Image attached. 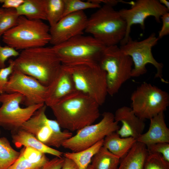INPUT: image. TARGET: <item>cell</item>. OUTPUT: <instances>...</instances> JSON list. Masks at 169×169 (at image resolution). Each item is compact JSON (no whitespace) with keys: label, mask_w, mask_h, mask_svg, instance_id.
I'll list each match as a JSON object with an SVG mask.
<instances>
[{"label":"cell","mask_w":169,"mask_h":169,"mask_svg":"<svg viewBox=\"0 0 169 169\" xmlns=\"http://www.w3.org/2000/svg\"><path fill=\"white\" fill-rule=\"evenodd\" d=\"M100 106L90 96L76 90L50 108L61 128L74 131L93 124L100 116Z\"/></svg>","instance_id":"obj_1"},{"label":"cell","mask_w":169,"mask_h":169,"mask_svg":"<svg viewBox=\"0 0 169 169\" xmlns=\"http://www.w3.org/2000/svg\"><path fill=\"white\" fill-rule=\"evenodd\" d=\"M13 64V70L33 77L46 86L52 82L62 65L52 47L45 46L22 50Z\"/></svg>","instance_id":"obj_2"},{"label":"cell","mask_w":169,"mask_h":169,"mask_svg":"<svg viewBox=\"0 0 169 169\" xmlns=\"http://www.w3.org/2000/svg\"><path fill=\"white\" fill-rule=\"evenodd\" d=\"M70 75L76 90L94 99L100 105L107 95L106 73L98 62L85 61L62 64Z\"/></svg>","instance_id":"obj_3"},{"label":"cell","mask_w":169,"mask_h":169,"mask_svg":"<svg viewBox=\"0 0 169 169\" xmlns=\"http://www.w3.org/2000/svg\"><path fill=\"white\" fill-rule=\"evenodd\" d=\"M125 21L113 7L104 5L88 18L84 32L106 47L117 45L124 38Z\"/></svg>","instance_id":"obj_4"},{"label":"cell","mask_w":169,"mask_h":169,"mask_svg":"<svg viewBox=\"0 0 169 169\" xmlns=\"http://www.w3.org/2000/svg\"><path fill=\"white\" fill-rule=\"evenodd\" d=\"M49 30L50 26L42 20L20 16L16 25L3 33L2 41L17 50L44 47L50 42Z\"/></svg>","instance_id":"obj_5"},{"label":"cell","mask_w":169,"mask_h":169,"mask_svg":"<svg viewBox=\"0 0 169 169\" xmlns=\"http://www.w3.org/2000/svg\"><path fill=\"white\" fill-rule=\"evenodd\" d=\"M98 63L106 73L108 94L112 96L131 77L133 62L117 45L106 47Z\"/></svg>","instance_id":"obj_6"},{"label":"cell","mask_w":169,"mask_h":169,"mask_svg":"<svg viewBox=\"0 0 169 169\" xmlns=\"http://www.w3.org/2000/svg\"><path fill=\"white\" fill-rule=\"evenodd\" d=\"M131 100L132 110L144 120L164 112L169 105V95L167 92L146 82L132 92Z\"/></svg>","instance_id":"obj_7"},{"label":"cell","mask_w":169,"mask_h":169,"mask_svg":"<svg viewBox=\"0 0 169 169\" xmlns=\"http://www.w3.org/2000/svg\"><path fill=\"white\" fill-rule=\"evenodd\" d=\"M106 47L92 36L83 34L52 47L62 64L85 61L98 62Z\"/></svg>","instance_id":"obj_8"},{"label":"cell","mask_w":169,"mask_h":169,"mask_svg":"<svg viewBox=\"0 0 169 169\" xmlns=\"http://www.w3.org/2000/svg\"><path fill=\"white\" fill-rule=\"evenodd\" d=\"M158 40L154 33L140 41L133 40L130 37L126 43L120 47L121 50L130 56L133 61L134 67L131 77H138L146 73V66L150 64L156 69L155 77L159 78L163 82L167 83L163 78V64L156 60L152 53V48L156 44Z\"/></svg>","instance_id":"obj_9"},{"label":"cell","mask_w":169,"mask_h":169,"mask_svg":"<svg viewBox=\"0 0 169 169\" xmlns=\"http://www.w3.org/2000/svg\"><path fill=\"white\" fill-rule=\"evenodd\" d=\"M119 128L118 123L115 120L114 114L105 112L100 121L77 131V133L66 140L62 146L72 152L81 151L92 146L110 134L116 132Z\"/></svg>","instance_id":"obj_10"},{"label":"cell","mask_w":169,"mask_h":169,"mask_svg":"<svg viewBox=\"0 0 169 169\" xmlns=\"http://www.w3.org/2000/svg\"><path fill=\"white\" fill-rule=\"evenodd\" d=\"M24 96L18 93L0 94V126L11 132L20 129L35 112L45 104H40L22 108Z\"/></svg>","instance_id":"obj_11"},{"label":"cell","mask_w":169,"mask_h":169,"mask_svg":"<svg viewBox=\"0 0 169 169\" xmlns=\"http://www.w3.org/2000/svg\"><path fill=\"white\" fill-rule=\"evenodd\" d=\"M131 6L130 8H123L119 11L126 24V34L120 43L121 45L126 43L130 37L132 25L139 24L144 29L145 21L147 17L153 16L157 22L160 23L161 16L169 11L157 0H137Z\"/></svg>","instance_id":"obj_12"},{"label":"cell","mask_w":169,"mask_h":169,"mask_svg":"<svg viewBox=\"0 0 169 169\" xmlns=\"http://www.w3.org/2000/svg\"><path fill=\"white\" fill-rule=\"evenodd\" d=\"M48 86L30 76L13 70L8 78L4 93H18L24 98L26 106L44 104Z\"/></svg>","instance_id":"obj_13"},{"label":"cell","mask_w":169,"mask_h":169,"mask_svg":"<svg viewBox=\"0 0 169 169\" xmlns=\"http://www.w3.org/2000/svg\"><path fill=\"white\" fill-rule=\"evenodd\" d=\"M88 18L84 11L71 13L63 17L55 25L50 27V40L53 46L83 34Z\"/></svg>","instance_id":"obj_14"},{"label":"cell","mask_w":169,"mask_h":169,"mask_svg":"<svg viewBox=\"0 0 169 169\" xmlns=\"http://www.w3.org/2000/svg\"><path fill=\"white\" fill-rule=\"evenodd\" d=\"M114 115L115 121L122 124L116 132L121 137H132L137 139L143 132L144 120L134 113L131 107L124 106L118 108Z\"/></svg>","instance_id":"obj_15"},{"label":"cell","mask_w":169,"mask_h":169,"mask_svg":"<svg viewBox=\"0 0 169 169\" xmlns=\"http://www.w3.org/2000/svg\"><path fill=\"white\" fill-rule=\"evenodd\" d=\"M76 90L70 75L62 65L58 74L48 86L44 104L50 107Z\"/></svg>","instance_id":"obj_16"},{"label":"cell","mask_w":169,"mask_h":169,"mask_svg":"<svg viewBox=\"0 0 169 169\" xmlns=\"http://www.w3.org/2000/svg\"><path fill=\"white\" fill-rule=\"evenodd\" d=\"M46 108L44 104L38 109L20 128L32 134L46 145L52 133L49 119L45 114Z\"/></svg>","instance_id":"obj_17"},{"label":"cell","mask_w":169,"mask_h":169,"mask_svg":"<svg viewBox=\"0 0 169 169\" xmlns=\"http://www.w3.org/2000/svg\"><path fill=\"white\" fill-rule=\"evenodd\" d=\"M150 120L148 130L137 138V141L146 146L160 142L169 143V129L165 123L164 112Z\"/></svg>","instance_id":"obj_18"},{"label":"cell","mask_w":169,"mask_h":169,"mask_svg":"<svg viewBox=\"0 0 169 169\" xmlns=\"http://www.w3.org/2000/svg\"><path fill=\"white\" fill-rule=\"evenodd\" d=\"M11 133L13 142L17 148L22 146L30 147L44 153L59 158L63 155L62 152L47 146L33 135L23 130L20 128Z\"/></svg>","instance_id":"obj_19"},{"label":"cell","mask_w":169,"mask_h":169,"mask_svg":"<svg viewBox=\"0 0 169 169\" xmlns=\"http://www.w3.org/2000/svg\"><path fill=\"white\" fill-rule=\"evenodd\" d=\"M136 141L134 138L121 137L116 132H114L105 137L102 146L121 159L127 154Z\"/></svg>","instance_id":"obj_20"},{"label":"cell","mask_w":169,"mask_h":169,"mask_svg":"<svg viewBox=\"0 0 169 169\" xmlns=\"http://www.w3.org/2000/svg\"><path fill=\"white\" fill-rule=\"evenodd\" d=\"M148 153L146 146L137 141L127 154L120 159L117 169H143Z\"/></svg>","instance_id":"obj_21"},{"label":"cell","mask_w":169,"mask_h":169,"mask_svg":"<svg viewBox=\"0 0 169 169\" xmlns=\"http://www.w3.org/2000/svg\"><path fill=\"white\" fill-rule=\"evenodd\" d=\"M46 3V0H25L16 10L19 16L29 19L47 20Z\"/></svg>","instance_id":"obj_22"},{"label":"cell","mask_w":169,"mask_h":169,"mask_svg":"<svg viewBox=\"0 0 169 169\" xmlns=\"http://www.w3.org/2000/svg\"><path fill=\"white\" fill-rule=\"evenodd\" d=\"M103 139L92 146L77 152H66L63 153L65 157L73 161L78 165L79 169H86L91 162L93 156L103 146Z\"/></svg>","instance_id":"obj_23"},{"label":"cell","mask_w":169,"mask_h":169,"mask_svg":"<svg viewBox=\"0 0 169 169\" xmlns=\"http://www.w3.org/2000/svg\"><path fill=\"white\" fill-rule=\"evenodd\" d=\"M120 160L102 146L92 157L91 165L94 169H117Z\"/></svg>","instance_id":"obj_24"},{"label":"cell","mask_w":169,"mask_h":169,"mask_svg":"<svg viewBox=\"0 0 169 169\" xmlns=\"http://www.w3.org/2000/svg\"><path fill=\"white\" fill-rule=\"evenodd\" d=\"M1 132L0 131V135ZM20 152L14 149L6 137H0V169H8L18 158Z\"/></svg>","instance_id":"obj_25"},{"label":"cell","mask_w":169,"mask_h":169,"mask_svg":"<svg viewBox=\"0 0 169 169\" xmlns=\"http://www.w3.org/2000/svg\"><path fill=\"white\" fill-rule=\"evenodd\" d=\"M47 20L52 27L63 17L64 11V0H46Z\"/></svg>","instance_id":"obj_26"},{"label":"cell","mask_w":169,"mask_h":169,"mask_svg":"<svg viewBox=\"0 0 169 169\" xmlns=\"http://www.w3.org/2000/svg\"><path fill=\"white\" fill-rule=\"evenodd\" d=\"M49 122L52 129V133L46 145L50 147L59 148L66 140L71 137L73 134L67 130L62 131L61 127L56 120L49 119Z\"/></svg>","instance_id":"obj_27"},{"label":"cell","mask_w":169,"mask_h":169,"mask_svg":"<svg viewBox=\"0 0 169 169\" xmlns=\"http://www.w3.org/2000/svg\"><path fill=\"white\" fill-rule=\"evenodd\" d=\"M64 11L63 17L74 13L90 8H99L100 4L95 0H88L84 1L80 0H64Z\"/></svg>","instance_id":"obj_28"},{"label":"cell","mask_w":169,"mask_h":169,"mask_svg":"<svg viewBox=\"0 0 169 169\" xmlns=\"http://www.w3.org/2000/svg\"><path fill=\"white\" fill-rule=\"evenodd\" d=\"M19 16L15 9H5L0 17V34L15 26L17 24Z\"/></svg>","instance_id":"obj_29"},{"label":"cell","mask_w":169,"mask_h":169,"mask_svg":"<svg viewBox=\"0 0 169 169\" xmlns=\"http://www.w3.org/2000/svg\"><path fill=\"white\" fill-rule=\"evenodd\" d=\"M20 152L18 158L8 169H38L47 162L35 160Z\"/></svg>","instance_id":"obj_30"},{"label":"cell","mask_w":169,"mask_h":169,"mask_svg":"<svg viewBox=\"0 0 169 169\" xmlns=\"http://www.w3.org/2000/svg\"><path fill=\"white\" fill-rule=\"evenodd\" d=\"M143 169H169V162L159 154L148 152Z\"/></svg>","instance_id":"obj_31"},{"label":"cell","mask_w":169,"mask_h":169,"mask_svg":"<svg viewBox=\"0 0 169 169\" xmlns=\"http://www.w3.org/2000/svg\"><path fill=\"white\" fill-rule=\"evenodd\" d=\"M149 152L161 154L164 159L169 162V143L160 142L146 146Z\"/></svg>","instance_id":"obj_32"},{"label":"cell","mask_w":169,"mask_h":169,"mask_svg":"<svg viewBox=\"0 0 169 169\" xmlns=\"http://www.w3.org/2000/svg\"><path fill=\"white\" fill-rule=\"evenodd\" d=\"M0 34V38L1 36ZM19 53L8 46H2L0 44V69L5 68V62L11 57H17Z\"/></svg>","instance_id":"obj_33"},{"label":"cell","mask_w":169,"mask_h":169,"mask_svg":"<svg viewBox=\"0 0 169 169\" xmlns=\"http://www.w3.org/2000/svg\"><path fill=\"white\" fill-rule=\"evenodd\" d=\"M9 65L0 69V94L4 93L8 78L13 71V60L10 59Z\"/></svg>","instance_id":"obj_34"},{"label":"cell","mask_w":169,"mask_h":169,"mask_svg":"<svg viewBox=\"0 0 169 169\" xmlns=\"http://www.w3.org/2000/svg\"><path fill=\"white\" fill-rule=\"evenodd\" d=\"M64 160V158L56 157L49 160L38 169H61Z\"/></svg>","instance_id":"obj_35"},{"label":"cell","mask_w":169,"mask_h":169,"mask_svg":"<svg viewBox=\"0 0 169 169\" xmlns=\"http://www.w3.org/2000/svg\"><path fill=\"white\" fill-rule=\"evenodd\" d=\"M162 22V25L161 29L159 32V39L168 35L169 34V13L166 12L163 14L161 17Z\"/></svg>","instance_id":"obj_36"},{"label":"cell","mask_w":169,"mask_h":169,"mask_svg":"<svg viewBox=\"0 0 169 169\" xmlns=\"http://www.w3.org/2000/svg\"><path fill=\"white\" fill-rule=\"evenodd\" d=\"M25 0H3L2 8L5 9H16L24 2Z\"/></svg>","instance_id":"obj_37"},{"label":"cell","mask_w":169,"mask_h":169,"mask_svg":"<svg viewBox=\"0 0 169 169\" xmlns=\"http://www.w3.org/2000/svg\"><path fill=\"white\" fill-rule=\"evenodd\" d=\"M64 162L61 169H79L76 164L71 159L64 157Z\"/></svg>","instance_id":"obj_38"},{"label":"cell","mask_w":169,"mask_h":169,"mask_svg":"<svg viewBox=\"0 0 169 169\" xmlns=\"http://www.w3.org/2000/svg\"><path fill=\"white\" fill-rule=\"evenodd\" d=\"M159 2L169 10V2L166 0H160Z\"/></svg>","instance_id":"obj_39"},{"label":"cell","mask_w":169,"mask_h":169,"mask_svg":"<svg viewBox=\"0 0 169 169\" xmlns=\"http://www.w3.org/2000/svg\"><path fill=\"white\" fill-rule=\"evenodd\" d=\"M4 10H5V8H2V7L0 8V17L1 16L2 14L3 13Z\"/></svg>","instance_id":"obj_40"},{"label":"cell","mask_w":169,"mask_h":169,"mask_svg":"<svg viewBox=\"0 0 169 169\" xmlns=\"http://www.w3.org/2000/svg\"><path fill=\"white\" fill-rule=\"evenodd\" d=\"M86 169H94L91 164H89Z\"/></svg>","instance_id":"obj_41"},{"label":"cell","mask_w":169,"mask_h":169,"mask_svg":"<svg viewBox=\"0 0 169 169\" xmlns=\"http://www.w3.org/2000/svg\"><path fill=\"white\" fill-rule=\"evenodd\" d=\"M3 1V0H0V3H2Z\"/></svg>","instance_id":"obj_42"},{"label":"cell","mask_w":169,"mask_h":169,"mask_svg":"<svg viewBox=\"0 0 169 169\" xmlns=\"http://www.w3.org/2000/svg\"></svg>","instance_id":"obj_43"}]
</instances>
